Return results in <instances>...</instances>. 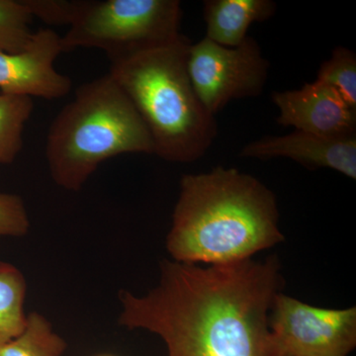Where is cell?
I'll return each mask as SVG.
<instances>
[{
	"label": "cell",
	"mask_w": 356,
	"mask_h": 356,
	"mask_svg": "<svg viewBox=\"0 0 356 356\" xmlns=\"http://www.w3.org/2000/svg\"><path fill=\"white\" fill-rule=\"evenodd\" d=\"M283 282L275 257L206 267L163 261L146 296L120 291L119 324L158 334L168 356H281L268 314Z\"/></svg>",
	"instance_id": "6da1fadb"
},
{
	"label": "cell",
	"mask_w": 356,
	"mask_h": 356,
	"mask_svg": "<svg viewBox=\"0 0 356 356\" xmlns=\"http://www.w3.org/2000/svg\"><path fill=\"white\" fill-rule=\"evenodd\" d=\"M273 192L257 178L222 166L186 175L166 241L173 261L224 264L284 240Z\"/></svg>",
	"instance_id": "7a4b0ae2"
},
{
	"label": "cell",
	"mask_w": 356,
	"mask_h": 356,
	"mask_svg": "<svg viewBox=\"0 0 356 356\" xmlns=\"http://www.w3.org/2000/svg\"><path fill=\"white\" fill-rule=\"evenodd\" d=\"M191 41L166 43L110 60L109 74L128 96L151 135L154 154L193 163L212 146L218 129L196 95L187 70Z\"/></svg>",
	"instance_id": "3957f363"
},
{
	"label": "cell",
	"mask_w": 356,
	"mask_h": 356,
	"mask_svg": "<svg viewBox=\"0 0 356 356\" xmlns=\"http://www.w3.org/2000/svg\"><path fill=\"white\" fill-rule=\"evenodd\" d=\"M124 154H154L149 131L109 74L79 86L51 122L46 159L55 184L83 188L98 166Z\"/></svg>",
	"instance_id": "277c9868"
},
{
	"label": "cell",
	"mask_w": 356,
	"mask_h": 356,
	"mask_svg": "<svg viewBox=\"0 0 356 356\" xmlns=\"http://www.w3.org/2000/svg\"><path fill=\"white\" fill-rule=\"evenodd\" d=\"M181 17L177 0L74 1L63 53L96 48L113 60L177 38Z\"/></svg>",
	"instance_id": "5b68a950"
},
{
	"label": "cell",
	"mask_w": 356,
	"mask_h": 356,
	"mask_svg": "<svg viewBox=\"0 0 356 356\" xmlns=\"http://www.w3.org/2000/svg\"><path fill=\"white\" fill-rule=\"evenodd\" d=\"M268 70L261 47L250 36L233 48L205 37L191 44L187 56L192 86L204 108L214 117L232 100L261 95Z\"/></svg>",
	"instance_id": "8992f818"
},
{
	"label": "cell",
	"mask_w": 356,
	"mask_h": 356,
	"mask_svg": "<svg viewBox=\"0 0 356 356\" xmlns=\"http://www.w3.org/2000/svg\"><path fill=\"white\" fill-rule=\"evenodd\" d=\"M269 316L281 356H348L356 346V308L334 310L278 293Z\"/></svg>",
	"instance_id": "52a82bcc"
},
{
	"label": "cell",
	"mask_w": 356,
	"mask_h": 356,
	"mask_svg": "<svg viewBox=\"0 0 356 356\" xmlns=\"http://www.w3.org/2000/svg\"><path fill=\"white\" fill-rule=\"evenodd\" d=\"M62 53V37L51 29L34 33L31 44L21 53L0 51L1 93L47 100L69 95L72 81L55 69V60Z\"/></svg>",
	"instance_id": "ba28073f"
},
{
	"label": "cell",
	"mask_w": 356,
	"mask_h": 356,
	"mask_svg": "<svg viewBox=\"0 0 356 356\" xmlns=\"http://www.w3.org/2000/svg\"><path fill=\"white\" fill-rule=\"evenodd\" d=\"M273 102L285 127L334 139L356 138V111L331 86L316 79L295 90L278 91Z\"/></svg>",
	"instance_id": "9c48e42d"
},
{
	"label": "cell",
	"mask_w": 356,
	"mask_h": 356,
	"mask_svg": "<svg viewBox=\"0 0 356 356\" xmlns=\"http://www.w3.org/2000/svg\"><path fill=\"white\" fill-rule=\"evenodd\" d=\"M241 156L261 159L287 158L310 168H331L356 179V138L334 139L295 131L254 140L243 147Z\"/></svg>",
	"instance_id": "30bf717a"
},
{
	"label": "cell",
	"mask_w": 356,
	"mask_h": 356,
	"mask_svg": "<svg viewBox=\"0 0 356 356\" xmlns=\"http://www.w3.org/2000/svg\"><path fill=\"white\" fill-rule=\"evenodd\" d=\"M275 10L271 0H207L206 38L229 48L238 46L248 38L250 26L269 19Z\"/></svg>",
	"instance_id": "8fae6325"
},
{
	"label": "cell",
	"mask_w": 356,
	"mask_h": 356,
	"mask_svg": "<svg viewBox=\"0 0 356 356\" xmlns=\"http://www.w3.org/2000/svg\"><path fill=\"white\" fill-rule=\"evenodd\" d=\"M27 283L17 267L0 261V346L19 336L26 325Z\"/></svg>",
	"instance_id": "7c38bea8"
},
{
	"label": "cell",
	"mask_w": 356,
	"mask_h": 356,
	"mask_svg": "<svg viewBox=\"0 0 356 356\" xmlns=\"http://www.w3.org/2000/svg\"><path fill=\"white\" fill-rule=\"evenodd\" d=\"M34 110L33 98L0 92V165H9L19 156L23 132Z\"/></svg>",
	"instance_id": "4fadbf2b"
},
{
	"label": "cell",
	"mask_w": 356,
	"mask_h": 356,
	"mask_svg": "<svg viewBox=\"0 0 356 356\" xmlns=\"http://www.w3.org/2000/svg\"><path fill=\"white\" fill-rule=\"evenodd\" d=\"M67 343L41 314L27 315L22 332L0 346V356H62Z\"/></svg>",
	"instance_id": "5bb4252c"
},
{
	"label": "cell",
	"mask_w": 356,
	"mask_h": 356,
	"mask_svg": "<svg viewBox=\"0 0 356 356\" xmlns=\"http://www.w3.org/2000/svg\"><path fill=\"white\" fill-rule=\"evenodd\" d=\"M33 15L25 0H0V51L17 54L31 44Z\"/></svg>",
	"instance_id": "9a60e30c"
},
{
	"label": "cell",
	"mask_w": 356,
	"mask_h": 356,
	"mask_svg": "<svg viewBox=\"0 0 356 356\" xmlns=\"http://www.w3.org/2000/svg\"><path fill=\"white\" fill-rule=\"evenodd\" d=\"M317 79L334 89L356 111V56L353 51L344 47L334 49L332 57L321 65Z\"/></svg>",
	"instance_id": "2e32d148"
},
{
	"label": "cell",
	"mask_w": 356,
	"mask_h": 356,
	"mask_svg": "<svg viewBox=\"0 0 356 356\" xmlns=\"http://www.w3.org/2000/svg\"><path fill=\"white\" fill-rule=\"evenodd\" d=\"M29 229V216L22 198L15 194L0 193V238L23 236Z\"/></svg>",
	"instance_id": "e0dca14e"
},
{
	"label": "cell",
	"mask_w": 356,
	"mask_h": 356,
	"mask_svg": "<svg viewBox=\"0 0 356 356\" xmlns=\"http://www.w3.org/2000/svg\"><path fill=\"white\" fill-rule=\"evenodd\" d=\"M33 17L51 25H69L74 1L65 0H25Z\"/></svg>",
	"instance_id": "ac0fdd59"
},
{
	"label": "cell",
	"mask_w": 356,
	"mask_h": 356,
	"mask_svg": "<svg viewBox=\"0 0 356 356\" xmlns=\"http://www.w3.org/2000/svg\"><path fill=\"white\" fill-rule=\"evenodd\" d=\"M102 356H110V355H102Z\"/></svg>",
	"instance_id": "d6986e66"
}]
</instances>
